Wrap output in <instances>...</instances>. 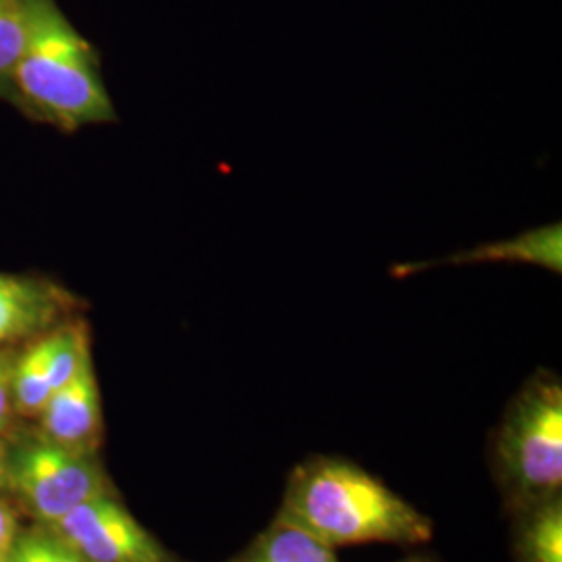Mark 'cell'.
I'll return each mask as SVG.
<instances>
[{"label": "cell", "instance_id": "obj_1", "mask_svg": "<svg viewBox=\"0 0 562 562\" xmlns=\"http://www.w3.org/2000/svg\"><path fill=\"white\" fill-rule=\"evenodd\" d=\"M281 519L329 548L357 543H423L431 521L380 480L344 461H317L292 477Z\"/></svg>", "mask_w": 562, "mask_h": 562}, {"label": "cell", "instance_id": "obj_2", "mask_svg": "<svg viewBox=\"0 0 562 562\" xmlns=\"http://www.w3.org/2000/svg\"><path fill=\"white\" fill-rule=\"evenodd\" d=\"M30 2V34L11 86L36 115L78 130L117 120L92 46L53 0Z\"/></svg>", "mask_w": 562, "mask_h": 562}, {"label": "cell", "instance_id": "obj_3", "mask_svg": "<svg viewBox=\"0 0 562 562\" xmlns=\"http://www.w3.org/2000/svg\"><path fill=\"white\" fill-rule=\"evenodd\" d=\"M498 457L515 490L550 501L562 483V385L552 373L531 378L504 417Z\"/></svg>", "mask_w": 562, "mask_h": 562}, {"label": "cell", "instance_id": "obj_4", "mask_svg": "<svg viewBox=\"0 0 562 562\" xmlns=\"http://www.w3.org/2000/svg\"><path fill=\"white\" fill-rule=\"evenodd\" d=\"M9 487L42 525L109 496V482L92 454L67 450L42 436L9 448Z\"/></svg>", "mask_w": 562, "mask_h": 562}, {"label": "cell", "instance_id": "obj_5", "mask_svg": "<svg viewBox=\"0 0 562 562\" xmlns=\"http://www.w3.org/2000/svg\"><path fill=\"white\" fill-rule=\"evenodd\" d=\"M88 562H167L159 542L111 494L44 525Z\"/></svg>", "mask_w": 562, "mask_h": 562}, {"label": "cell", "instance_id": "obj_6", "mask_svg": "<svg viewBox=\"0 0 562 562\" xmlns=\"http://www.w3.org/2000/svg\"><path fill=\"white\" fill-rule=\"evenodd\" d=\"M41 436L67 450L94 454L101 442V392L92 361L80 373L50 394L41 415Z\"/></svg>", "mask_w": 562, "mask_h": 562}, {"label": "cell", "instance_id": "obj_7", "mask_svg": "<svg viewBox=\"0 0 562 562\" xmlns=\"http://www.w3.org/2000/svg\"><path fill=\"white\" fill-rule=\"evenodd\" d=\"M74 299L38 278L0 273V344L41 338L65 323Z\"/></svg>", "mask_w": 562, "mask_h": 562}, {"label": "cell", "instance_id": "obj_8", "mask_svg": "<svg viewBox=\"0 0 562 562\" xmlns=\"http://www.w3.org/2000/svg\"><path fill=\"white\" fill-rule=\"evenodd\" d=\"M448 262H531L550 271L561 273L562 229L559 223L546 225L542 229H531L513 240L483 244L475 250L462 252Z\"/></svg>", "mask_w": 562, "mask_h": 562}, {"label": "cell", "instance_id": "obj_9", "mask_svg": "<svg viewBox=\"0 0 562 562\" xmlns=\"http://www.w3.org/2000/svg\"><path fill=\"white\" fill-rule=\"evenodd\" d=\"M248 562H338V559L334 548L280 517L262 533Z\"/></svg>", "mask_w": 562, "mask_h": 562}, {"label": "cell", "instance_id": "obj_10", "mask_svg": "<svg viewBox=\"0 0 562 562\" xmlns=\"http://www.w3.org/2000/svg\"><path fill=\"white\" fill-rule=\"evenodd\" d=\"M53 394L44 336L11 362V401L21 417H38Z\"/></svg>", "mask_w": 562, "mask_h": 562}, {"label": "cell", "instance_id": "obj_11", "mask_svg": "<svg viewBox=\"0 0 562 562\" xmlns=\"http://www.w3.org/2000/svg\"><path fill=\"white\" fill-rule=\"evenodd\" d=\"M44 344L53 392L71 382L92 361L88 329L83 323H60L44 334Z\"/></svg>", "mask_w": 562, "mask_h": 562}, {"label": "cell", "instance_id": "obj_12", "mask_svg": "<svg viewBox=\"0 0 562 562\" xmlns=\"http://www.w3.org/2000/svg\"><path fill=\"white\" fill-rule=\"evenodd\" d=\"M522 562H562L561 501L540 504L522 529Z\"/></svg>", "mask_w": 562, "mask_h": 562}, {"label": "cell", "instance_id": "obj_13", "mask_svg": "<svg viewBox=\"0 0 562 562\" xmlns=\"http://www.w3.org/2000/svg\"><path fill=\"white\" fill-rule=\"evenodd\" d=\"M30 34V2L0 0V88L11 86Z\"/></svg>", "mask_w": 562, "mask_h": 562}, {"label": "cell", "instance_id": "obj_14", "mask_svg": "<svg viewBox=\"0 0 562 562\" xmlns=\"http://www.w3.org/2000/svg\"><path fill=\"white\" fill-rule=\"evenodd\" d=\"M13 550L20 554L23 562H88L44 525L42 529L18 536Z\"/></svg>", "mask_w": 562, "mask_h": 562}, {"label": "cell", "instance_id": "obj_15", "mask_svg": "<svg viewBox=\"0 0 562 562\" xmlns=\"http://www.w3.org/2000/svg\"><path fill=\"white\" fill-rule=\"evenodd\" d=\"M13 401H11V361L7 355L0 352V434L7 429L13 415Z\"/></svg>", "mask_w": 562, "mask_h": 562}, {"label": "cell", "instance_id": "obj_16", "mask_svg": "<svg viewBox=\"0 0 562 562\" xmlns=\"http://www.w3.org/2000/svg\"><path fill=\"white\" fill-rule=\"evenodd\" d=\"M20 531H18V521L13 510L9 508V504L0 501V562L7 561L13 543L18 540Z\"/></svg>", "mask_w": 562, "mask_h": 562}, {"label": "cell", "instance_id": "obj_17", "mask_svg": "<svg viewBox=\"0 0 562 562\" xmlns=\"http://www.w3.org/2000/svg\"><path fill=\"white\" fill-rule=\"evenodd\" d=\"M0 487H9V448L0 440Z\"/></svg>", "mask_w": 562, "mask_h": 562}, {"label": "cell", "instance_id": "obj_18", "mask_svg": "<svg viewBox=\"0 0 562 562\" xmlns=\"http://www.w3.org/2000/svg\"><path fill=\"white\" fill-rule=\"evenodd\" d=\"M406 562H427V561H422V559H415V561H406Z\"/></svg>", "mask_w": 562, "mask_h": 562}]
</instances>
